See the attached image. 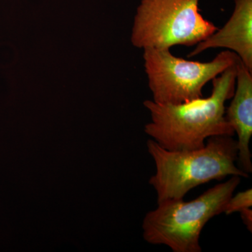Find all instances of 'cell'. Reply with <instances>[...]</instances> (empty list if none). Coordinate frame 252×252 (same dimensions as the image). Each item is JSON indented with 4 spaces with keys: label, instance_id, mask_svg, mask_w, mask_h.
I'll return each mask as SVG.
<instances>
[{
    "label": "cell",
    "instance_id": "cell-9",
    "mask_svg": "<svg viewBox=\"0 0 252 252\" xmlns=\"http://www.w3.org/2000/svg\"><path fill=\"white\" fill-rule=\"evenodd\" d=\"M244 224L246 225L248 229L252 232V210L251 208L245 209L240 212Z\"/></svg>",
    "mask_w": 252,
    "mask_h": 252
},
{
    "label": "cell",
    "instance_id": "cell-3",
    "mask_svg": "<svg viewBox=\"0 0 252 252\" xmlns=\"http://www.w3.org/2000/svg\"><path fill=\"white\" fill-rule=\"evenodd\" d=\"M240 182L241 177L231 176L191 201L180 199L158 203L144 217V240L151 245H165L174 252H201L202 230L213 217L224 213Z\"/></svg>",
    "mask_w": 252,
    "mask_h": 252
},
{
    "label": "cell",
    "instance_id": "cell-4",
    "mask_svg": "<svg viewBox=\"0 0 252 252\" xmlns=\"http://www.w3.org/2000/svg\"><path fill=\"white\" fill-rule=\"evenodd\" d=\"M200 0H140L131 34L138 49L193 46L218 28L200 14Z\"/></svg>",
    "mask_w": 252,
    "mask_h": 252
},
{
    "label": "cell",
    "instance_id": "cell-1",
    "mask_svg": "<svg viewBox=\"0 0 252 252\" xmlns=\"http://www.w3.org/2000/svg\"><path fill=\"white\" fill-rule=\"evenodd\" d=\"M237 63L212 81V94L207 98L180 104L144 101L151 116L150 122L144 126L145 133L171 151L202 148L214 136L233 137L234 130L225 118V104L234 94Z\"/></svg>",
    "mask_w": 252,
    "mask_h": 252
},
{
    "label": "cell",
    "instance_id": "cell-2",
    "mask_svg": "<svg viewBox=\"0 0 252 252\" xmlns=\"http://www.w3.org/2000/svg\"><path fill=\"white\" fill-rule=\"evenodd\" d=\"M156 172L149 184L157 194V203L180 200L193 189L228 176L248 178L237 165L238 143L233 136H214L200 149L171 151L153 140L147 142Z\"/></svg>",
    "mask_w": 252,
    "mask_h": 252
},
{
    "label": "cell",
    "instance_id": "cell-7",
    "mask_svg": "<svg viewBox=\"0 0 252 252\" xmlns=\"http://www.w3.org/2000/svg\"><path fill=\"white\" fill-rule=\"evenodd\" d=\"M225 108V118L238 135L237 165L242 171L252 172L250 143L252 135V72L239 59L234 94Z\"/></svg>",
    "mask_w": 252,
    "mask_h": 252
},
{
    "label": "cell",
    "instance_id": "cell-8",
    "mask_svg": "<svg viewBox=\"0 0 252 252\" xmlns=\"http://www.w3.org/2000/svg\"><path fill=\"white\" fill-rule=\"evenodd\" d=\"M252 206V190L248 189L244 191L233 194L228 200L225 208L224 213L230 215L235 212H240Z\"/></svg>",
    "mask_w": 252,
    "mask_h": 252
},
{
    "label": "cell",
    "instance_id": "cell-6",
    "mask_svg": "<svg viewBox=\"0 0 252 252\" xmlns=\"http://www.w3.org/2000/svg\"><path fill=\"white\" fill-rule=\"evenodd\" d=\"M233 14L220 29L200 41L188 55L194 57L212 49L234 52L252 72V0H234Z\"/></svg>",
    "mask_w": 252,
    "mask_h": 252
},
{
    "label": "cell",
    "instance_id": "cell-5",
    "mask_svg": "<svg viewBox=\"0 0 252 252\" xmlns=\"http://www.w3.org/2000/svg\"><path fill=\"white\" fill-rule=\"evenodd\" d=\"M143 51L144 70L152 100L162 104H184L202 98L207 83L239 60L228 50L204 63L177 57L170 49L147 48Z\"/></svg>",
    "mask_w": 252,
    "mask_h": 252
}]
</instances>
